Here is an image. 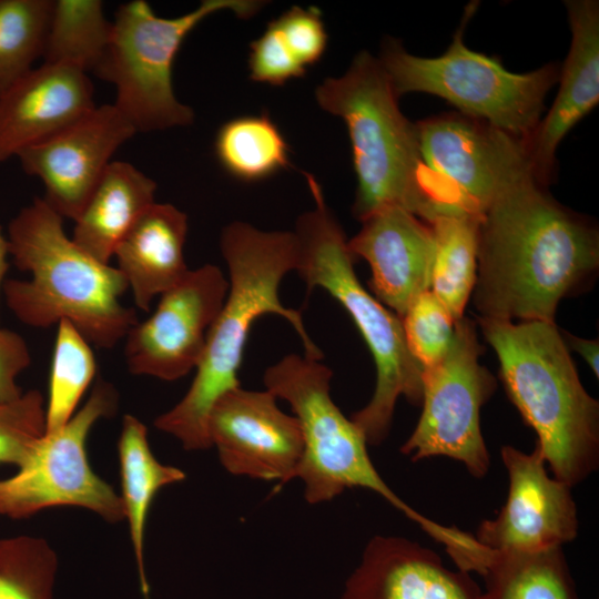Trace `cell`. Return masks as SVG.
<instances>
[{"label": "cell", "instance_id": "6da1fadb", "mask_svg": "<svg viewBox=\"0 0 599 599\" xmlns=\"http://www.w3.org/2000/svg\"><path fill=\"white\" fill-rule=\"evenodd\" d=\"M599 267V232L527 174L479 216L474 305L481 317L555 322Z\"/></svg>", "mask_w": 599, "mask_h": 599}, {"label": "cell", "instance_id": "7a4b0ae2", "mask_svg": "<svg viewBox=\"0 0 599 599\" xmlns=\"http://www.w3.org/2000/svg\"><path fill=\"white\" fill-rule=\"evenodd\" d=\"M221 252L229 270L224 304L209 329L194 379L183 398L154 420V426L175 437L185 450L211 447L207 418L214 403L241 386L238 369L251 326L265 314L285 318L298 334L308 358L321 361L322 351L311 339L301 313L285 307L280 284L296 271L298 243L294 232H264L233 222L221 235Z\"/></svg>", "mask_w": 599, "mask_h": 599}, {"label": "cell", "instance_id": "3957f363", "mask_svg": "<svg viewBox=\"0 0 599 599\" xmlns=\"http://www.w3.org/2000/svg\"><path fill=\"white\" fill-rule=\"evenodd\" d=\"M7 238L14 265L30 280H6V303L28 326L45 328L62 319L101 348L125 338L139 322L121 304L129 288L116 266L101 263L63 230V217L44 199H35L10 221Z\"/></svg>", "mask_w": 599, "mask_h": 599}, {"label": "cell", "instance_id": "277c9868", "mask_svg": "<svg viewBox=\"0 0 599 599\" xmlns=\"http://www.w3.org/2000/svg\"><path fill=\"white\" fill-rule=\"evenodd\" d=\"M477 322L551 475L570 487L587 479L599 466V403L583 388L560 329L555 322Z\"/></svg>", "mask_w": 599, "mask_h": 599}, {"label": "cell", "instance_id": "5b68a950", "mask_svg": "<svg viewBox=\"0 0 599 599\" xmlns=\"http://www.w3.org/2000/svg\"><path fill=\"white\" fill-rule=\"evenodd\" d=\"M305 176L315 206L296 223V272L308 291L321 287L345 308L373 355L375 390L351 419L367 444L378 445L389 433L400 396L422 405L424 367L407 347L402 319L361 284L342 226L327 207L318 182L308 173Z\"/></svg>", "mask_w": 599, "mask_h": 599}, {"label": "cell", "instance_id": "8992f818", "mask_svg": "<svg viewBox=\"0 0 599 599\" xmlns=\"http://www.w3.org/2000/svg\"><path fill=\"white\" fill-rule=\"evenodd\" d=\"M315 95L319 106L339 116L348 131L357 177L354 216L362 221L384 207L398 206L425 221L416 123L402 113L379 59L361 51L344 75L325 79Z\"/></svg>", "mask_w": 599, "mask_h": 599}, {"label": "cell", "instance_id": "52a82bcc", "mask_svg": "<svg viewBox=\"0 0 599 599\" xmlns=\"http://www.w3.org/2000/svg\"><path fill=\"white\" fill-rule=\"evenodd\" d=\"M332 370L319 361L288 354L264 373L267 390L286 400L298 420L303 453L294 478L304 485L311 505L329 501L346 489H369L418 524L436 541L448 545L454 527L439 525L403 501L383 480L367 451L362 430L331 397Z\"/></svg>", "mask_w": 599, "mask_h": 599}, {"label": "cell", "instance_id": "ba28073f", "mask_svg": "<svg viewBox=\"0 0 599 599\" xmlns=\"http://www.w3.org/2000/svg\"><path fill=\"white\" fill-rule=\"evenodd\" d=\"M477 4L467 6L446 52L435 58L408 53L386 40L379 61L397 98L413 92L439 97L459 114L473 118L526 142L541 119L548 91L560 68L546 64L526 73L508 71L496 59L470 50L465 28Z\"/></svg>", "mask_w": 599, "mask_h": 599}, {"label": "cell", "instance_id": "9c48e42d", "mask_svg": "<svg viewBox=\"0 0 599 599\" xmlns=\"http://www.w3.org/2000/svg\"><path fill=\"white\" fill-rule=\"evenodd\" d=\"M262 4L254 0H204L195 10L175 18L156 16L143 0L121 4L95 74L115 87L113 104L136 132L189 125L194 120L193 110L176 99L172 83L173 62L184 39L215 12L232 10L248 18Z\"/></svg>", "mask_w": 599, "mask_h": 599}, {"label": "cell", "instance_id": "30bf717a", "mask_svg": "<svg viewBox=\"0 0 599 599\" xmlns=\"http://www.w3.org/2000/svg\"><path fill=\"white\" fill-rule=\"evenodd\" d=\"M426 222L480 216L509 185L532 174L525 142L459 113L416 123ZM534 175V174H532Z\"/></svg>", "mask_w": 599, "mask_h": 599}, {"label": "cell", "instance_id": "8fae6325", "mask_svg": "<svg viewBox=\"0 0 599 599\" xmlns=\"http://www.w3.org/2000/svg\"><path fill=\"white\" fill-rule=\"evenodd\" d=\"M119 406L115 387L98 379L85 404L58 430L45 433L11 477L0 479V516L22 519L51 507L88 509L106 522L125 519L121 496L90 466L93 426Z\"/></svg>", "mask_w": 599, "mask_h": 599}, {"label": "cell", "instance_id": "7c38bea8", "mask_svg": "<svg viewBox=\"0 0 599 599\" xmlns=\"http://www.w3.org/2000/svg\"><path fill=\"white\" fill-rule=\"evenodd\" d=\"M484 346L476 323L456 321L446 355L423 372V410L400 447L403 455L418 461L446 456L465 465L475 478L489 471L490 456L480 429V409L496 389V379L479 363Z\"/></svg>", "mask_w": 599, "mask_h": 599}, {"label": "cell", "instance_id": "4fadbf2b", "mask_svg": "<svg viewBox=\"0 0 599 599\" xmlns=\"http://www.w3.org/2000/svg\"><path fill=\"white\" fill-rule=\"evenodd\" d=\"M227 291L229 281L217 266L205 264L190 270L160 295L154 313L126 334L129 370L172 382L195 369Z\"/></svg>", "mask_w": 599, "mask_h": 599}, {"label": "cell", "instance_id": "5bb4252c", "mask_svg": "<svg viewBox=\"0 0 599 599\" xmlns=\"http://www.w3.org/2000/svg\"><path fill=\"white\" fill-rule=\"evenodd\" d=\"M500 455L508 496L498 515L479 525L478 544L496 552L532 554L572 541L579 529L572 487L549 475L538 445L531 453L506 445Z\"/></svg>", "mask_w": 599, "mask_h": 599}, {"label": "cell", "instance_id": "9a60e30c", "mask_svg": "<svg viewBox=\"0 0 599 599\" xmlns=\"http://www.w3.org/2000/svg\"><path fill=\"white\" fill-rule=\"evenodd\" d=\"M276 399L267 389L238 386L214 403L207 435L227 473L266 481L294 479L303 453L302 430Z\"/></svg>", "mask_w": 599, "mask_h": 599}, {"label": "cell", "instance_id": "2e32d148", "mask_svg": "<svg viewBox=\"0 0 599 599\" xmlns=\"http://www.w3.org/2000/svg\"><path fill=\"white\" fill-rule=\"evenodd\" d=\"M136 133L114 104L93 108L53 135L21 150L23 171L45 187L44 201L75 221L115 151Z\"/></svg>", "mask_w": 599, "mask_h": 599}, {"label": "cell", "instance_id": "e0dca14e", "mask_svg": "<svg viewBox=\"0 0 599 599\" xmlns=\"http://www.w3.org/2000/svg\"><path fill=\"white\" fill-rule=\"evenodd\" d=\"M361 222L359 232L347 241L348 250L369 264L372 292L402 319L413 302L430 290L432 227L398 206L378 210Z\"/></svg>", "mask_w": 599, "mask_h": 599}, {"label": "cell", "instance_id": "ac0fdd59", "mask_svg": "<svg viewBox=\"0 0 599 599\" xmlns=\"http://www.w3.org/2000/svg\"><path fill=\"white\" fill-rule=\"evenodd\" d=\"M571 44L559 72L555 101L525 142L536 180L548 186L555 175L556 151L566 134L599 101V2L566 1Z\"/></svg>", "mask_w": 599, "mask_h": 599}, {"label": "cell", "instance_id": "d6986e66", "mask_svg": "<svg viewBox=\"0 0 599 599\" xmlns=\"http://www.w3.org/2000/svg\"><path fill=\"white\" fill-rule=\"evenodd\" d=\"M341 599H483V591L468 572L447 568L429 548L378 535L365 546Z\"/></svg>", "mask_w": 599, "mask_h": 599}, {"label": "cell", "instance_id": "ffe728a7", "mask_svg": "<svg viewBox=\"0 0 599 599\" xmlns=\"http://www.w3.org/2000/svg\"><path fill=\"white\" fill-rule=\"evenodd\" d=\"M95 108L88 73L43 63L0 94V162L35 144Z\"/></svg>", "mask_w": 599, "mask_h": 599}, {"label": "cell", "instance_id": "44dd1931", "mask_svg": "<svg viewBox=\"0 0 599 599\" xmlns=\"http://www.w3.org/2000/svg\"><path fill=\"white\" fill-rule=\"evenodd\" d=\"M187 217L172 204L150 205L118 244L114 255L139 309L175 286L190 271L184 260Z\"/></svg>", "mask_w": 599, "mask_h": 599}, {"label": "cell", "instance_id": "7402d4cb", "mask_svg": "<svg viewBox=\"0 0 599 599\" xmlns=\"http://www.w3.org/2000/svg\"><path fill=\"white\" fill-rule=\"evenodd\" d=\"M156 183L129 162L112 161L74 221L72 240L110 264L114 251L155 200Z\"/></svg>", "mask_w": 599, "mask_h": 599}, {"label": "cell", "instance_id": "603a6c76", "mask_svg": "<svg viewBox=\"0 0 599 599\" xmlns=\"http://www.w3.org/2000/svg\"><path fill=\"white\" fill-rule=\"evenodd\" d=\"M121 499L128 520L131 544L138 566L140 587L148 599L150 586L144 566V535L149 510L155 495L165 486L185 479L177 467L162 464L153 455L148 429L132 415L122 420L118 443Z\"/></svg>", "mask_w": 599, "mask_h": 599}, {"label": "cell", "instance_id": "cb8c5ba5", "mask_svg": "<svg viewBox=\"0 0 599 599\" xmlns=\"http://www.w3.org/2000/svg\"><path fill=\"white\" fill-rule=\"evenodd\" d=\"M479 562L483 599H579L562 548L518 554L484 547Z\"/></svg>", "mask_w": 599, "mask_h": 599}, {"label": "cell", "instance_id": "d4e9b609", "mask_svg": "<svg viewBox=\"0 0 599 599\" xmlns=\"http://www.w3.org/2000/svg\"><path fill=\"white\" fill-rule=\"evenodd\" d=\"M428 223L435 243L430 291L458 321L476 284L479 217L438 215Z\"/></svg>", "mask_w": 599, "mask_h": 599}, {"label": "cell", "instance_id": "484cf974", "mask_svg": "<svg viewBox=\"0 0 599 599\" xmlns=\"http://www.w3.org/2000/svg\"><path fill=\"white\" fill-rule=\"evenodd\" d=\"M111 34L112 22L105 17L102 1H52L43 63L69 64L95 73L105 58Z\"/></svg>", "mask_w": 599, "mask_h": 599}, {"label": "cell", "instance_id": "4316f807", "mask_svg": "<svg viewBox=\"0 0 599 599\" xmlns=\"http://www.w3.org/2000/svg\"><path fill=\"white\" fill-rule=\"evenodd\" d=\"M215 153L225 171L244 182L267 179L290 163L288 145L266 114L224 123L216 134Z\"/></svg>", "mask_w": 599, "mask_h": 599}, {"label": "cell", "instance_id": "83f0119b", "mask_svg": "<svg viewBox=\"0 0 599 599\" xmlns=\"http://www.w3.org/2000/svg\"><path fill=\"white\" fill-rule=\"evenodd\" d=\"M95 372L97 362L88 339L72 323L60 321L49 379L45 433L58 430L75 414Z\"/></svg>", "mask_w": 599, "mask_h": 599}, {"label": "cell", "instance_id": "f1b7e54d", "mask_svg": "<svg viewBox=\"0 0 599 599\" xmlns=\"http://www.w3.org/2000/svg\"><path fill=\"white\" fill-rule=\"evenodd\" d=\"M52 1L0 0V94L43 53Z\"/></svg>", "mask_w": 599, "mask_h": 599}, {"label": "cell", "instance_id": "f546056e", "mask_svg": "<svg viewBox=\"0 0 599 599\" xmlns=\"http://www.w3.org/2000/svg\"><path fill=\"white\" fill-rule=\"evenodd\" d=\"M58 556L40 537L0 539V599H52Z\"/></svg>", "mask_w": 599, "mask_h": 599}, {"label": "cell", "instance_id": "4dcf8cb0", "mask_svg": "<svg viewBox=\"0 0 599 599\" xmlns=\"http://www.w3.org/2000/svg\"><path fill=\"white\" fill-rule=\"evenodd\" d=\"M402 323L407 347L424 368L446 355L454 339L456 321L430 290L413 302Z\"/></svg>", "mask_w": 599, "mask_h": 599}, {"label": "cell", "instance_id": "1f68e13d", "mask_svg": "<svg viewBox=\"0 0 599 599\" xmlns=\"http://www.w3.org/2000/svg\"><path fill=\"white\" fill-rule=\"evenodd\" d=\"M45 432V405L37 389L0 403V465L21 466Z\"/></svg>", "mask_w": 599, "mask_h": 599}, {"label": "cell", "instance_id": "d6a6232c", "mask_svg": "<svg viewBox=\"0 0 599 599\" xmlns=\"http://www.w3.org/2000/svg\"><path fill=\"white\" fill-rule=\"evenodd\" d=\"M248 68L252 80L271 85H283L306 73V68L291 52L273 21L251 43Z\"/></svg>", "mask_w": 599, "mask_h": 599}, {"label": "cell", "instance_id": "836d02e7", "mask_svg": "<svg viewBox=\"0 0 599 599\" xmlns=\"http://www.w3.org/2000/svg\"><path fill=\"white\" fill-rule=\"evenodd\" d=\"M273 23L284 42L305 68L315 64L327 47V32L317 8L292 7Z\"/></svg>", "mask_w": 599, "mask_h": 599}, {"label": "cell", "instance_id": "e575fe53", "mask_svg": "<svg viewBox=\"0 0 599 599\" xmlns=\"http://www.w3.org/2000/svg\"><path fill=\"white\" fill-rule=\"evenodd\" d=\"M30 363V352L23 337L0 327V403L13 402L23 394L17 378Z\"/></svg>", "mask_w": 599, "mask_h": 599}, {"label": "cell", "instance_id": "d590c367", "mask_svg": "<svg viewBox=\"0 0 599 599\" xmlns=\"http://www.w3.org/2000/svg\"><path fill=\"white\" fill-rule=\"evenodd\" d=\"M567 346L577 352L589 365L596 377L599 376L598 357L599 343L597 339H586L577 337L566 331H560Z\"/></svg>", "mask_w": 599, "mask_h": 599}, {"label": "cell", "instance_id": "8d00e7d4", "mask_svg": "<svg viewBox=\"0 0 599 599\" xmlns=\"http://www.w3.org/2000/svg\"><path fill=\"white\" fill-rule=\"evenodd\" d=\"M9 242L7 236L2 233V227L0 225V293L4 283V277L9 268Z\"/></svg>", "mask_w": 599, "mask_h": 599}]
</instances>
